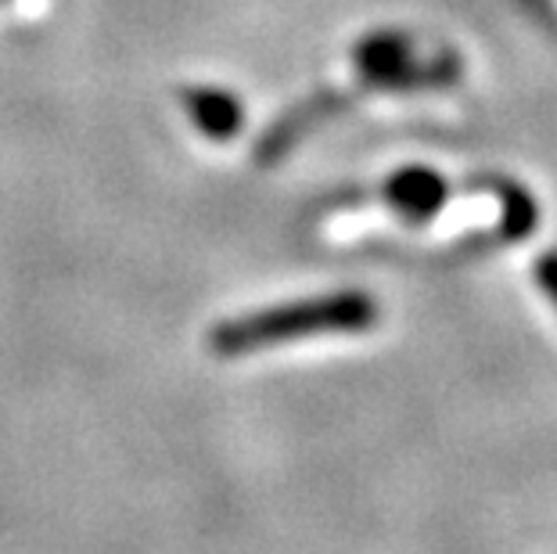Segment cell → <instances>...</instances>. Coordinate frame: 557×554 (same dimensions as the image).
Returning <instances> with one entry per match:
<instances>
[{
	"label": "cell",
	"mask_w": 557,
	"mask_h": 554,
	"mask_svg": "<svg viewBox=\"0 0 557 554\" xmlns=\"http://www.w3.org/2000/svg\"><path fill=\"white\" fill-rule=\"evenodd\" d=\"M377 324V303L360 288L327 292L270 306V310L242 313L216 324L209 332V349L216 357H242V353L270 349L281 342L302 335H327V332H367Z\"/></svg>",
	"instance_id": "1"
},
{
	"label": "cell",
	"mask_w": 557,
	"mask_h": 554,
	"mask_svg": "<svg viewBox=\"0 0 557 554\" xmlns=\"http://www.w3.org/2000/svg\"><path fill=\"white\" fill-rule=\"evenodd\" d=\"M449 192H454V187H449L443 173H435L429 167H403L388 176L377 195H382V202L407 223H429L446 209Z\"/></svg>",
	"instance_id": "2"
},
{
	"label": "cell",
	"mask_w": 557,
	"mask_h": 554,
	"mask_svg": "<svg viewBox=\"0 0 557 554\" xmlns=\"http://www.w3.org/2000/svg\"><path fill=\"white\" fill-rule=\"evenodd\" d=\"M184 109L195 126L212 140H227L242 130V101L231 90L220 87H191L184 90Z\"/></svg>",
	"instance_id": "3"
},
{
	"label": "cell",
	"mask_w": 557,
	"mask_h": 554,
	"mask_svg": "<svg viewBox=\"0 0 557 554\" xmlns=\"http://www.w3.org/2000/svg\"><path fill=\"white\" fill-rule=\"evenodd\" d=\"M536 278H540V288L547 292V296L554 299V306H557V253H547L540 259Z\"/></svg>",
	"instance_id": "4"
}]
</instances>
